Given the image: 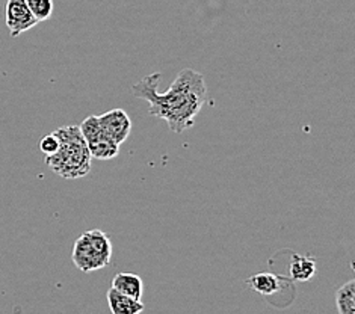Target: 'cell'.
<instances>
[{
    "mask_svg": "<svg viewBox=\"0 0 355 314\" xmlns=\"http://www.w3.org/2000/svg\"><path fill=\"white\" fill-rule=\"evenodd\" d=\"M160 79L162 73L159 71L147 76L133 85L132 94L146 100L150 115L165 121L173 133L180 134L191 129L201 107L207 103L209 94L205 76L192 69H184L171 83L170 89L162 94L157 91Z\"/></svg>",
    "mask_w": 355,
    "mask_h": 314,
    "instance_id": "cell-1",
    "label": "cell"
},
{
    "mask_svg": "<svg viewBox=\"0 0 355 314\" xmlns=\"http://www.w3.org/2000/svg\"><path fill=\"white\" fill-rule=\"evenodd\" d=\"M59 141V150L46 156V165L67 180L85 177L91 171V155L78 125L61 127L53 132Z\"/></svg>",
    "mask_w": 355,
    "mask_h": 314,
    "instance_id": "cell-2",
    "label": "cell"
},
{
    "mask_svg": "<svg viewBox=\"0 0 355 314\" xmlns=\"http://www.w3.org/2000/svg\"><path fill=\"white\" fill-rule=\"evenodd\" d=\"M114 246L105 232L89 230L79 236L74 242L71 259L74 266L82 272H94L111 265Z\"/></svg>",
    "mask_w": 355,
    "mask_h": 314,
    "instance_id": "cell-3",
    "label": "cell"
},
{
    "mask_svg": "<svg viewBox=\"0 0 355 314\" xmlns=\"http://www.w3.org/2000/svg\"><path fill=\"white\" fill-rule=\"evenodd\" d=\"M83 139H85L91 157L98 160H109L118 156L120 146H116L114 141L106 137V133L101 130L97 116L91 115L82 121L79 125Z\"/></svg>",
    "mask_w": 355,
    "mask_h": 314,
    "instance_id": "cell-4",
    "label": "cell"
},
{
    "mask_svg": "<svg viewBox=\"0 0 355 314\" xmlns=\"http://www.w3.org/2000/svg\"><path fill=\"white\" fill-rule=\"evenodd\" d=\"M5 19L12 38H17L23 32L35 28L38 24L24 0H8L5 8Z\"/></svg>",
    "mask_w": 355,
    "mask_h": 314,
    "instance_id": "cell-5",
    "label": "cell"
},
{
    "mask_svg": "<svg viewBox=\"0 0 355 314\" xmlns=\"http://www.w3.org/2000/svg\"><path fill=\"white\" fill-rule=\"evenodd\" d=\"M97 120L101 130H103L106 133V137L114 141L116 146H121V143L129 138L132 130V121L130 116L125 114L123 109L107 110L106 114L97 116Z\"/></svg>",
    "mask_w": 355,
    "mask_h": 314,
    "instance_id": "cell-6",
    "label": "cell"
},
{
    "mask_svg": "<svg viewBox=\"0 0 355 314\" xmlns=\"http://www.w3.org/2000/svg\"><path fill=\"white\" fill-rule=\"evenodd\" d=\"M112 288L132 299L141 301L144 293V283L139 275L130 272H120L112 279Z\"/></svg>",
    "mask_w": 355,
    "mask_h": 314,
    "instance_id": "cell-7",
    "label": "cell"
},
{
    "mask_svg": "<svg viewBox=\"0 0 355 314\" xmlns=\"http://www.w3.org/2000/svg\"><path fill=\"white\" fill-rule=\"evenodd\" d=\"M107 304L112 314H141L146 308L141 301L124 296L112 287L107 290Z\"/></svg>",
    "mask_w": 355,
    "mask_h": 314,
    "instance_id": "cell-8",
    "label": "cell"
},
{
    "mask_svg": "<svg viewBox=\"0 0 355 314\" xmlns=\"http://www.w3.org/2000/svg\"><path fill=\"white\" fill-rule=\"evenodd\" d=\"M291 278L295 281L307 283L316 274V260L307 256H297L293 254L291 260Z\"/></svg>",
    "mask_w": 355,
    "mask_h": 314,
    "instance_id": "cell-9",
    "label": "cell"
},
{
    "mask_svg": "<svg viewBox=\"0 0 355 314\" xmlns=\"http://www.w3.org/2000/svg\"><path fill=\"white\" fill-rule=\"evenodd\" d=\"M282 283V277L270 272H261L257 275H252L247 281V286L260 295L270 296L278 292Z\"/></svg>",
    "mask_w": 355,
    "mask_h": 314,
    "instance_id": "cell-10",
    "label": "cell"
},
{
    "mask_svg": "<svg viewBox=\"0 0 355 314\" xmlns=\"http://www.w3.org/2000/svg\"><path fill=\"white\" fill-rule=\"evenodd\" d=\"M336 307L339 314H355V281L349 279L348 283L339 287L336 292Z\"/></svg>",
    "mask_w": 355,
    "mask_h": 314,
    "instance_id": "cell-11",
    "label": "cell"
},
{
    "mask_svg": "<svg viewBox=\"0 0 355 314\" xmlns=\"http://www.w3.org/2000/svg\"><path fill=\"white\" fill-rule=\"evenodd\" d=\"M24 2H26L29 11L35 17L38 23L46 21L53 15V0H24Z\"/></svg>",
    "mask_w": 355,
    "mask_h": 314,
    "instance_id": "cell-12",
    "label": "cell"
},
{
    "mask_svg": "<svg viewBox=\"0 0 355 314\" xmlns=\"http://www.w3.org/2000/svg\"><path fill=\"white\" fill-rule=\"evenodd\" d=\"M40 150L43 151L46 156H52L59 150V141L53 134V132L46 134V137L40 141Z\"/></svg>",
    "mask_w": 355,
    "mask_h": 314,
    "instance_id": "cell-13",
    "label": "cell"
}]
</instances>
